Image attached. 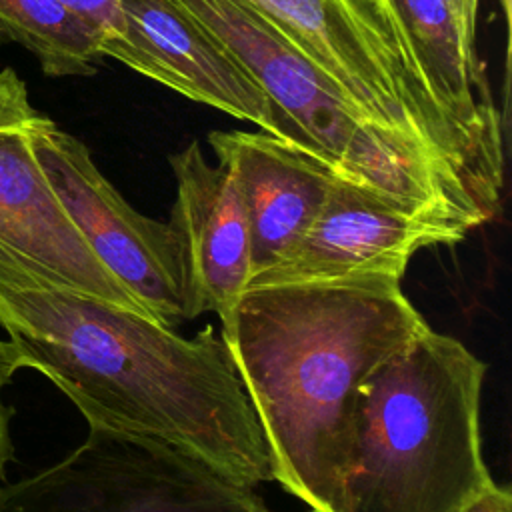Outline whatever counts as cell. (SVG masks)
Instances as JSON below:
<instances>
[{"label": "cell", "instance_id": "1", "mask_svg": "<svg viewBox=\"0 0 512 512\" xmlns=\"http://www.w3.org/2000/svg\"><path fill=\"white\" fill-rule=\"evenodd\" d=\"M18 370L46 376L90 428L174 444L222 474L274 480L268 440L214 328L182 338L148 314L52 288H0Z\"/></svg>", "mask_w": 512, "mask_h": 512}, {"label": "cell", "instance_id": "2", "mask_svg": "<svg viewBox=\"0 0 512 512\" xmlns=\"http://www.w3.org/2000/svg\"><path fill=\"white\" fill-rule=\"evenodd\" d=\"M400 282L350 276L250 286L220 320L274 480L312 510L334 512L360 384L428 326Z\"/></svg>", "mask_w": 512, "mask_h": 512}, {"label": "cell", "instance_id": "3", "mask_svg": "<svg viewBox=\"0 0 512 512\" xmlns=\"http://www.w3.org/2000/svg\"><path fill=\"white\" fill-rule=\"evenodd\" d=\"M486 364L426 326L358 388L334 512H458L492 480L480 438Z\"/></svg>", "mask_w": 512, "mask_h": 512}, {"label": "cell", "instance_id": "4", "mask_svg": "<svg viewBox=\"0 0 512 512\" xmlns=\"http://www.w3.org/2000/svg\"><path fill=\"white\" fill-rule=\"evenodd\" d=\"M300 50L372 126L410 136L450 162L488 220L504 158L466 138L420 86L380 0H242Z\"/></svg>", "mask_w": 512, "mask_h": 512}, {"label": "cell", "instance_id": "5", "mask_svg": "<svg viewBox=\"0 0 512 512\" xmlns=\"http://www.w3.org/2000/svg\"><path fill=\"white\" fill-rule=\"evenodd\" d=\"M252 488L164 440L90 428L60 462L0 484V512H270Z\"/></svg>", "mask_w": 512, "mask_h": 512}, {"label": "cell", "instance_id": "6", "mask_svg": "<svg viewBox=\"0 0 512 512\" xmlns=\"http://www.w3.org/2000/svg\"><path fill=\"white\" fill-rule=\"evenodd\" d=\"M42 116L16 70L2 68L0 288L52 286L148 314L92 254L48 182L32 140Z\"/></svg>", "mask_w": 512, "mask_h": 512}, {"label": "cell", "instance_id": "7", "mask_svg": "<svg viewBox=\"0 0 512 512\" xmlns=\"http://www.w3.org/2000/svg\"><path fill=\"white\" fill-rule=\"evenodd\" d=\"M32 140L48 182L100 264L162 326L174 330L190 320L184 260L170 222L134 210L88 146L46 114Z\"/></svg>", "mask_w": 512, "mask_h": 512}, {"label": "cell", "instance_id": "8", "mask_svg": "<svg viewBox=\"0 0 512 512\" xmlns=\"http://www.w3.org/2000/svg\"><path fill=\"white\" fill-rule=\"evenodd\" d=\"M258 84L282 140L334 176L376 128L280 32L242 0H174Z\"/></svg>", "mask_w": 512, "mask_h": 512}, {"label": "cell", "instance_id": "9", "mask_svg": "<svg viewBox=\"0 0 512 512\" xmlns=\"http://www.w3.org/2000/svg\"><path fill=\"white\" fill-rule=\"evenodd\" d=\"M470 230L454 216L414 210L334 176L318 216L300 242L246 288L350 276L402 280L418 250L456 244Z\"/></svg>", "mask_w": 512, "mask_h": 512}, {"label": "cell", "instance_id": "10", "mask_svg": "<svg viewBox=\"0 0 512 512\" xmlns=\"http://www.w3.org/2000/svg\"><path fill=\"white\" fill-rule=\"evenodd\" d=\"M120 6L124 28L120 38L104 48V56L282 140L264 92L180 4L120 0Z\"/></svg>", "mask_w": 512, "mask_h": 512}, {"label": "cell", "instance_id": "11", "mask_svg": "<svg viewBox=\"0 0 512 512\" xmlns=\"http://www.w3.org/2000/svg\"><path fill=\"white\" fill-rule=\"evenodd\" d=\"M176 232L188 290L190 320L214 312L222 320L250 278V226L232 172L210 164L196 140L170 156Z\"/></svg>", "mask_w": 512, "mask_h": 512}, {"label": "cell", "instance_id": "12", "mask_svg": "<svg viewBox=\"0 0 512 512\" xmlns=\"http://www.w3.org/2000/svg\"><path fill=\"white\" fill-rule=\"evenodd\" d=\"M208 144L240 190L250 226V278L282 262L318 216L334 174L270 132L216 130ZM248 286V284H246Z\"/></svg>", "mask_w": 512, "mask_h": 512}, {"label": "cell", "instance_id": "13", "mask_svg": "<svg viewBox=\"0 0 512 512\" xmlns=\"http://www.w3.org/2000/svg\"><path fill=\"white\" fill-rule=\"evenodd\" d=\"M434 106L476 146L502 156L500 116L486 90L474 40L444 0H380ZM504 158V156H502Z\"/></svg>", "mask_w": 512, "mask_h": 512}, {"label": "cell", "instance_id": "14", "mask_svg": "<svg viewBox=\"0 0 512 512\" xmlns=\"http://www.w3.org/2000/svg\"><path fill=\"white\" fill-rule=\"evenodd\" d=\"M0 38L26 48L46 76H90L100 40L60 0H0Z\"/></svg>", "mask_w": 512, "mask_h": 512}, {"label": "cell", "instance_id": "15", "mask_svg": "<svg viewBox=\"0 0 512 512\" xmlns=\"http://www.w3.org/2000/svg\"><path fill=\"white\" fill-rule=\"evenodd\" d=\"M100 40V50L120 38L124 28L120 0H60Z\"/></svg>", "mask_w": 512, "mask_h": 512}, {"label": "cell", "instance_id": "16", "mask_svg": "<svg viewBox=\"0 0 512 512\" xmlns=\"http://www.w3.org/2000/svg\"><path fill=\"white\" fill-rule=\"evenodd\" d=\"M18 372L16 356L8 340L0 338V484L6 476V468L14 458V442H12V418L14 410L4 398L6 386L12 382V376Z\"/></svg>", "mask_w": 512, "mask_h": 512}, {"label": "cell", "instance_id": "17", "mask_svg": "<svg viewBox=\"0 0 512 512\" xmlns=\"http://www.w3.org/2000/svg\"><path fill=\"white\" fill-rule=\"evenodd\" d=\"M458 512H512V494L506 486L490 482L472 496Z\"/></svg>", "mask_w": 512, "mask_h": 512}, {"label": "cell", "instance_id": "18", "mask_svg": "<svg viewBox=\"0 0 512 512\" xmlns=\"http://www.w3.org/2000/svg\"><path fill=\"white\" fill-rule=\"evenodd\" d=\"M454 16L458 18L464 34L476 42V22H478V4L480 0H444Z\"/></svg>", "mask_w": 512, "mask_h": 512}, {"label": "cell", "instance_id": "19", "mask_svg": "<svg viewBox=\"0 0 512 512\" xmlns=\"http://www.w3.org/2000/svg\"><path fill=\"white\" fill-rule=\"evenodd\" d=\"M312 512H318V510H312Z\"/></svg>", "mask_w": 512, "mask_h": 512}]
</instances>
